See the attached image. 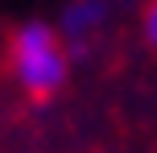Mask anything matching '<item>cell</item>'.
I'll use <instances>...</instances> for the list:
<instances>
[{"mask_svg":"<svg viewBox=\"0 0 157 153\" xmlns=\"http://www.w3.org/2000/svg\"><path fill=\"white\" fill-rule=\"evenodd\" d=\"M0 58H4V75L13 79V87L29 104H37V108L50 104V99H58V91L71 79L66 41L46 21H25L17 29H8Z\"/></svg>","mask_w":157,"mask_h":153,"instance_id":"6da1fadb","label":"cell"},{"mask_svg":"<svg viewBox=\"0 0 157 153\" xmlns=\"http://www.w3.org/2000/svg\"><path fill=\"white\" fill-rule=\"evenodd\" d=\"M141 33H145V46L157 54V0L141 4Z\"/></svg>","mask_w":157,"mask_h":153,"instance_id":"7a4b0ae2","label":"cell"}]
</instances>
